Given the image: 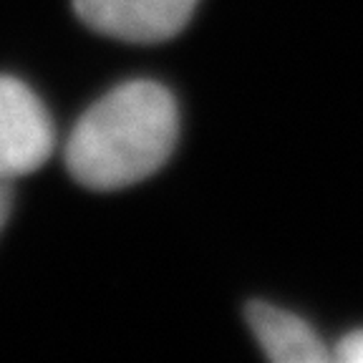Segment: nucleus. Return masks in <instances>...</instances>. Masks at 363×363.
I'll use <instances>...</instances> for the list:
<instances>
[{
	"instance_id": "4",
	"label": "nucleus",
	"mask_w": 363,
	"mask_h": 363,
	"mask_svg": "<svg viewBox=\"0 0 363 363\" xmlns=\"http://www.w3.org/2000/svg\"><path fill=\"white\" fill-rule=\"evenodd\" d=\"M247 323L260 348L278 363H323L328 361L323 340L311 325L270 303L252 301L247 306Z\"/></svg>"
},
{
	"instance_id": "3",
	"label": "nucleus",
	"mask_w": 363,
	"mask_h": 363,
	"mask_svg": "<svg viewBox=\"0 0 363 363\" xmlns=\"http://www.w3.org/2000/svg\"><path fill=\"white\" fill-rule=\"evenodd\" d=\"M199 0H74L81 21L108 38L159 43L179 35Z\"/></svg>"
},
{
	"instance_id": "2",
	"label": "nucleus",
	"mask_w": 363,
	"mask_h": 363,
	"mask_svg": "<svg viewBox=\"0 0 363 363\" xmlns=\"http://www.w3.org/2000/svg\"><path fill=\"white\" fill-rule=\"evenodd\" d=\"M53 149L56 129L43 101L21 79L0 76V182L33 174Z\"/></svg>"
},
{
	"instance_id": "6",
	"label": "nucleus",
	"mask_w": 363,
	"mask_h": 363,
	"mask_svg": "<svg viewBox=\"0 0 363 363\" xmlns=\"http://www.w3.org/2000/svg\"><path fill=\"white\" fill-rule=\"evenodd\" d=\"M11 207H13V189H11V182H0V230L6 227L8 215H11Z\"/></svg>"
},
{
	"instance_id": "5",
	"label": "nucleus",
	"mask_w": 363,
	"mask_h": 363,
	"mask_svg": "<svg viewBox=\"0 0 363 363\" xmlns=\"http://www.w3.org/2000/svg\"><path fill=\"white\" fill-rule=\"evenodd\" d=\"M335 358L343 363H363V328L343 335L335 346Z\"/></svg>"
},
{
	"instance_id": "1",
	"label": "nucleus",
	"mask_w": 363,
	"mask_h": 363,
	"mask_svg": "<svg viewBox=\"0 0 363 363\" xmlns=\"http://www.w3.org/2000/svg\"><path fill=\"white\" fill-rule=\"evenodd\" d=\"M179 108L167 86L129 81L99 99L66 142V167L81 187L113 192L162 169L177 147Z\"/></svg>"
}]
</instances>
